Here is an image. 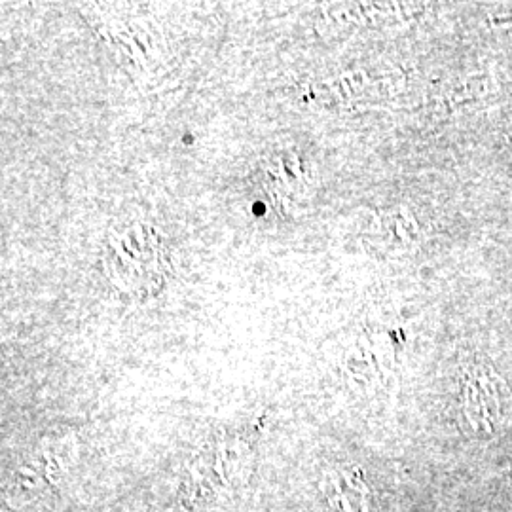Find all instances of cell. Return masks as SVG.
<instances>
[{
	"label": "cell",
	"instance_id": "obj_1",
	"mask_svg": "<svg viewBox=\"0 0 512 512\" xmlns=\"http://www.w3.org/2000/svg\"><path fill=\"white\" fill-rule=\"evenodd\" d=\"M101 262L112 285L129 298L160 293L171 274V258L164 238L148 224L114 230L107 238Z\"/></svg>",
	"mask_w": 512,
	"mask_h": 512
},
{
	"label": "cell",
	"instance_id": "obj_2",
	"mask_svg": "<svg viewBox=\"0 0 512 512\" xmlns=\"http://www.w3.org/2000/svg\"><path fill=\"white\" fill-rule=\"evenodd\" d=\"M463 414L482 437H495L512 423V395L507 384L492 368L471 366L461 385Z\"/></svg>",
	"mask_w": 512,
	"mask_h": 512
},
{
	"label": "cell",
	"instance_id": "obj_3",
	"mask_svg": "<svg viewBox=\"0 0 512 512\" xmlns=\"http://www.w3.org/2000/svg\"><path fill=\"white\" fill-rule=\"evenodd\" d=\"M507 137H509V145H511L512 148V120L511 124H509V131H507Z\"/></svg>",
	"mask_w": 512,
	"mask_h": 512
}]
</instances>
